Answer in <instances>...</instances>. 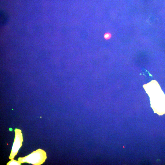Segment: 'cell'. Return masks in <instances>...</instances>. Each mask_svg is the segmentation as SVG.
<instances>
[{
    "mask_svg": "<svg viewBox=\"0 0 165 165\" xmlns=\"http://www.w3.org/2000/svg\"><path fill=\"white\" fill-rule=\"evenodd\" d=\"M47 158L46 154L45 151L39 149L25 157L18 158V160L21 163H28L38 165L43 164Z\"/></svg>",
    "mask_w": 165,
    "mask_h": 165,
    "instance_id": "cell-1",
    "label": "cell"
},
{
    "mask_svg": "<svg viewBox=\"0 0 165 165\" xmlns=\"http://www.w3.org/2000/svg\"><path fill=\"white\" fill-rule=\"evenodd\" d=\"M15 137L12 146L11 153L9 157L11 160L13 159L17 154L18 151L21 147L23 141V135L21 131L19 129H15Z\"/></svg>",
    "mask_w": 165,
    "mask_h": 165,
    "instance_id": "cell-2",
    "label": "cell"
},
{
    "mask_svg": "<svg viewBox=\"0 0 165 165\" xmlns=\"http://www.w3.org/2000/svg\"><path fill=\"white\" fill-rule=\"evenodd\" d=\"M0 17L1 25L3 26L5 25L8 20L9 17L8 14L5 11H1L0 13Z\"/></svg>",
    "mask_w": 165,
    "mask_h": 165,
    "instance_id": "cell-3",
    "label": "cell"
},
{
    "mask_svg": "<svg viewBox=\"0 0 165 165\" xmlns=\"http://www.w3.org/2000/svg\"><path fill=\"white\" fill-rule=\"evenodd\" d=\"M21 163L19 161H16L13 159L11 160V161L8 162L7 165H20L21 164Z\"/></svg>",
    "mask_w": 165,
    "mask_h": 165,
    "instance_id": "cell-4",
    "label": "cell"
},
{
    "mask_svg": "<svg viewBox=\"0 0 165 165\" xmlns=\"http://www.w3.org/2000/svg\"><path fill=\"white\" fill-rule=\"evenodd\" d=\"M111 35L109 33H107L105 34L104 35V38L105 39L109 40L111 38Z\"/></svg>",
    "mask_w": 165,
    "mask_h": 165,
    "instance_id": "cell-5",
    "label": "cell"
}]
</instances>
